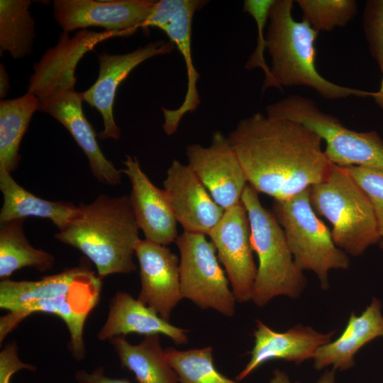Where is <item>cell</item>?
Here are the masks:
<instances>
[{"label": "cell", "instance_id": "6da1fadb", "mask_svg": "<svg viewBox=\"0 0 383 383\" xmlns=\"http://www.w3.org/2000/svg\"><path fill=\"white\" fill-rule=\"evenodd\" d=\"M227 138L248 184L274 199L289 198L322 182L333 165L321 138L296 121L258 112L240 121Z\"/></svg>", "mask_w": 383, "mask_h": 383}, {"label": "cell", "instance_id": "7a4b0ae2", "mask_svg": "<svg viewBox=\"0 0 383 383\" xmlns=\"http://www.w3.org/2000/svg\"><path fill=\"white\" fill-rule=\"evenodd\" d=\"M99 42L96 32L83 30L70 37L64 31L57 44L34 65L27 91L38 98L39 111L50 114L68 130L85 153L95 178L116 186L121 182L123 172L103 154L95 131L84 113L82 94L74 89L78 62Z\"/></svg>", "mask_w": 383, "mask_h": 383}, {"label": "cell", "instance_id": "3957f363", "mask_svg": "<svg viewBox=\"0 0 383 383\" xmlns=\"http://www.w3.org/2000/svg\"><path fill=\"white\" fill-rule=\"evenodd\" d=\"M77 206L75 216L55 238L81 251L101 278L136 271L133 255L140 238L130 196L100 194Z\"/></svg>", "mask_w": 383, "mask_h": 383}, {"label": "cell", "instance_id": "277c9868", "mask_svg": "<svg viewBox=\"0 0 383 383\" xmlns=\"http://www.w3.org/2000/svg\"><path fill=\"white\" fill-rule=\"evenodd\" d=\"M292 0H274L269 13L265 35L266 49L271 57L272 74L283 87L306 86L329 100L377 96V91H367L343 87L324 78L318 72L314 46L318 32L292 16Z\"/></svg>", "mask_w": 383, "mask_h": 383}, {"label": "cell", "instance_id": "5b68a950", "mask_svg": "<svg viewBox=\"0 0 383 383\" xmlns=\"http://www.w3.org/2000/svg\"><path fill=\"white\" fill-rule=\"evenodd\" d=\"M241 201L248 213L252 247L259 261L251 300L262 307L278 296L299 297L306 279L294 260L282 228L248 184Z\"/></svg>", "mask_w": 383, "mask_h": 383}, {"label": "cell", "instance_id": "8992f818", "mask_svg": "<svg viewBox=\"0 0 383 383\" xmlns=\"http://www.w3.org/2000/svg\"><path fill=\"white\" fill-rule=\"evenodd\" d=\"M310 201L331 223L333 240L347 255H360L382 240L368 197L345 167L333 163L325 179L310 187Z\"/></svg>", "mask_w": 383, "mask_h": 383}, {"label": "cell", "instance_id": "52a82bcc", "mask_svg": "<svg viewBox=\"0 0 383 383\" xmlns=\"http://www.w3.org/2000/svg\"><path fill=\"white\" fill-rule=\"evenodd\" d=\"M272 213L282 228L297 266L312 271L321 287L329 288L328 273L345 270L348 255L335 244L331 231L316 216L310 201V188L289 198L274 199Z\"/></svg>", "mask_w": 383, "mask_h": 383}, {"label": "cell", "instance_id": "ba28073f", "mask_svg": "<svg viewBox=\"0 0 383 383\" xmlns=\"http://www.w3.org/2000/svg\"><path fill=\"white\" fill-rule=\"evenodd\" d=\"M267 116L303 124L326 142L325 154L339 166L383 169V140L375 131L357 132L322 111L308 98L291 95L266 106Z\"/></svg>", "mask_w": 383, "mask_h": 383}, {"label": "cell", "instance_id": "9c48e42d", "mask_svg": "<svg viewBox=\"0 0 383 383\" xmlns=\"http://www.w3.org/2000/svg\"><path fill=\"white\" fill-rule=\"evenodd\" d=\"M206 235L184 231L175 241L180 254L182 293L184 298L201 309H212L232 317L236 300L219 264L216 250Z\"/></svg>", "mask_w": 383, "mask_h": 383}, {"label": "cell", "instance_id": "30bf717a", "mask_svg": "<svg viewBox=\"0 0 383 383\" xmlns=\"http://www.w3.org/2000/svg\"><path fill=\"white\" fill-rule=\"evenodd\" d=\"M101 278L91 271L67 293L25 305L0 318V343L19 323L34 313L56 315L66 324L70 333L69 350L79 362L86 357L84 326L90 311L99 301Z\"/></svg>", "mask_w": 383, "mask_h": 383}, {"label": "cell", "instance_id": "8fae6325", "mask_svg": "<svg viewBox=\"0 0 383 383\" xmlns=\"http://www.w3.org/2000/svg\"><path fill=\"white\" fill-rule=\"evenodd\" d=\"M208 235L225 267L236 301H250L257 267L252 256L250 221L242 201L226 209Z\"/></svg>", "mask_w": 383, "mask_h": 383}, {"label": "cell", "instance_id": "7c38bea8", "mask_svg": "<svg viewBox=\"0 0 383 383\" xmlns=\"http://www.w3.org/2000/svg\"><path fill=\"white\" fill-rule=\"evenodd\" d=\"M188 165L224 210L241 201L248 181L228 138L213 133L209 147L191 144L186 148Z\"/></svg>", "mask_w": 383, "mask_h": 383}, {"label": "cell", "instance_id": "4fadbf2b", "mask_svg": "<svg viewBox=\"0 0 383 383\" xmlns=\"http://www.w3.org/2000/svg\"><path fill=\"white\" fill-rule=\"evenodd\" d=\"M157 1L153 0H55L54 18L70 33L89 27L128 35L141 28Z\"/></svg>", "mask_w": 383, "mask_h": 383}, {"label": "cell", "instance_id": "5bb4252c", "mask_svg": "<svg viewBox=\"0 0 383 383\" xmlns=\"http://www.w3.org/2000/svg\"><path fill=\"white\" fill-rule=\"evenodd\" d=\"M174 47L170 40H158L125 54L113 55L102 52L98 55V77L94 84L81 94L83 101L95 108L102 116L104 129L97 135L101 140L120 138L121 131L113 113L120 84L140 63L157 55L170 54Z\"/></svg>", "mask_w": 383, "mask_h": 383}, {"label": "cell", "instance_id": "9a60e30c", "mask_svg": "<svg viewBox=\"0 0 383 383\" xmlns=\"http://www.w3.org/2000/svg\"><path fill=\"white\" fill-rule=\"evenodd\" d=\"M141 289L137 299L169 321L174 308L184 299L179 260L166 245L140 239L135 248Z\"/></svg>", "mask_w": 383, "mask_h": 383}, {"label": "cell", "instance_id": "2e32d148", "mask_svg": "<svg viewBox=\"0 0 383 383\" xmlns=\"http://www.w3.org/2000/svg\"><path fill=\"white\" fill-rule=\"evenodd\" d=\"M163 186L176 220L184 231L208 235L221 219L225 210L188 165L174 160Z\"/></svg>", "mask_w": 383, "mask_h": 383}, {"label": "cell", "instance_id": "e0dca14e", "mask_svg": "<svg viewBox=\"0 0 383 383\" xmlns=\"http://www.w3.org/2000/svg\"><path fill=\"white\" fill-rule=\"evenodd\" d=\"M123 164L131 184V206L145 239L163 245L175 242L177 221L165 190L152 183L135 157L126 156Z\"/></svg>", "mask_w": 383, "mask_h": 383}, {"label": "cell", "instance_id": "ac0fdd59", "mask_svg": "<svg viewBox=\"0 0 383 383\" xmlns=\"http://www.w3.org/2000/svg\"><path fill=\"white\" fill-rule=\"evenodd\" d=\"M333 331L323 333L310 326L298 324L282 333L276 332L260 320L256 321L254 331L255 343L250 359L236 376L239 382L265 362L272 360H284L297 365L313 358L316 350L331 342Z\"/></svg>", "mask_w": 383, "mask_h": 383}, {"label": "cell", "instance_id": "d6986e66", "mask_svg": "<svg viewBox=\"0 0 383 383\" xmlns=\"http://www.w3.org/2000/svg\"><path fill=\"white\" fill-rule=\"evenodd\" d=\"M131 333L148 335L162 334L177 344L188 342V331L172 325L153 309L119 291L110 300L106 320L97 333L101 341Z\"/></svg>", "mask_w": 383, "mask_h": 383}, {"label": "cell", "instance_id": "ffe728a7", "mask_svg": "<svg viewBox=\"0 0 383 383\" xmlns=\"http://www.w3.org/2000/svg\"><path fill=\"white\" fill-rule=\"evenodd\" d=\"M383 336V315L379 299L374 297L360 316L352 313L341 335L320 347L313 357V367L320 370L329 365L340 371L355 365L354 356L367 343Z\"/></svg>", "mask_w": 383, "mask_h": 383}, {"label": "cell", "instance_id": "44dd1931", "mask_svg": "<svg viewBox=\"0 0 383 383\" xmlns=\"http://www.w3.org/2000/svg\"><path fill=\"white\" fill-rule=\"evenodd\" d=\"M207 3L204 0H191L190 4L162 29L183 56L187 74V92L181 106L174 110L161 108L165 119L162 129L168 135L174 134L182 117L189 112L194 111L200 104L196 87L200 76L194 68L192 54V23L194 13Z\"/></svg>", "mask_w": 383, "mask_h": 383}, {"label": "cell", "instance_id": "7402d4cb", "mask_svg": "<svg viewBox=\"0 0 383 383\" xmlns=\"http://www.w3.org/2000/svg\"><path fill=\"white\" fill-rule=\"evenodd\" d=\"M0 189L3 194L0 223L35 216L50 219L60 231L78 211V206L71 202L52 201L35 196L7 172H0Z\"/></svg>", "mask_w": 383, "mask_h": 383}, {"label": "cell", "instance_id": "603a6c76", "mask_svg": "<svg viewBox=\"0 0 383 383\" xmlns=\"http://www.w3.org/2000/svg\"><path fill=\"white\" fill-rule=\"evenodd\" d=\"M122 367L132 372L138 383H179L162 349L159 334L145 335L138 344L129 343L125 335L109 340Z\"/></svg>", "mask_w": 383, "mask_h": 383}, {"label": "cell", "instance_id": "cb8c5ba5", "mask_svg": "<svg viewBox=\"0 0 383 383\" xmlns=\"http://www.w3.org/2000/svg\"><path fill=\"white\" fill-rule=\"evenodd\" d=\"M91 271L81 264L37 281L1 279L0 308L13 312L25 305L67 293Z\"/></svg>", "mask_w": 383, "mask_h": 383}, {"label": "cell", "instance_id": "d4e9b609", "mask_svg": "<svg viewBox=\"0 0 383 383\" xmlns=\"http://www.w3.org/2000/svg\"><path fill=\"white\" fill-rule=\"evenodd\" d=\"M38 98L26 92L21 97L0 101V172L11 174L18 167L21 142L33 113L39 111Z\"/></svg>", "mask_w": 383, "mask_h": 383}, {"label": "cell", "instance_id": "484cf974", "mask_svg": "<svg viewBox=\"0 0 383 383\" xmlns=\"http://www.w3.org/2000/svg\"><path fill=\"white\" fill-rule=\"evenodd\" d=\"M23 222L24 219H18L1 223V279H9L13 272L23 267L45 272L54 266L53 255L30 244L23 232Z\"/></svg>", "mask_w": 383, "mask_h": 383}, {"label": "cell", "instance_id": "4316f807", "mask_svg": "<svg viewBox=\"0 0 383 383\" xmlns=\"http://www.w3.org/2000/svg\"><path fill=\"white\" fill-rule=\"evenodd\" d=\"M29 0L0 1V52L14 59L30 55L35 38V21L29 12Z\"/></svg>", "mask_w": 383, "mask_h": 383}, {"label": "cell", "instance_id": "83f0119b", "mask_svg": "<svg viewBox=\"0 0 383 383\" xmlns=\"http://www.w3.org/2000/svg\"><path fill=\"white\" fill-rule=\"evenodd\" d=\"M165 355L179 383H240L217 370L211 346L187 350L167 348Z\"/></svg>", "mask_w": 383, "mask_h": 383}, {"label": "cell", "instance_id": "f1b7e54d", "mask_svg": "<svg viewBox=\"0 0 383 383\" xmlns=\"http://www.w3.org/2000/svg\"><path fill=\"white\" fill-rule=\"evenodd\" d=\"M295 2L302 11V21L318 33L345 26L357 13V4L354 0H297Z\"/></svg>", "mask_w": 383, "mask_h": 383}, {"label": "cell", "instance_id": "f546056e", "mask_svg": "<svg viewBox=\"0 0 383 383\" xmlns=\"http://www.w3.org/2000/svg\"><path fill=\"white\" fill-rule=\"evenodd\" d=\"M274 0H245L243 11L248 13L255 20L257 28V46L255 51L248 57L245 68L248 70L260 67L265 73L262 92L270 87H274L281 91L282 89L274 79L270 67L267 65L264 52L266 50V41L264 30L269 18V13Z\"/></svg>", "mask_w": 383, "mask_h": 383}, {"label": "cell", "instance_id": "4dcf8cb0", "mask_svg": "<svg viewBox=\"0 0 383 383\" xmlns=\"http://www.w3.org/2000/svg\"><path fill=\"white\" fill-rule=\"evenodd\" d=\"M344 167L368 197L372 206L382 240L383 169L354 165Z\"/></svg>", "mask_w": 383, "mask_h": 383}, {"label": "cell", "instance_id": "1f68e13d", "mask_svg": "<svg viewBox=\"0 0 383 383\" xmlns=\"http://www.w3.org/2000/svg\"><path fill=\"white\" fill-rule=\"evenodd\" d=\"M362 26L371 55L383 72V0L365 3Z\"/></svg>", "mask_w": 383, "mask_h": 383}, {"label": "cell", "instance_id": "d6a6232c", "mask_svg": "<svg viewBox=\"0 0 383 383\" xmlns=\"http://www.w3.org/2000/svg\"><path fill=\"white\" fill-rule=\"evenodd\" d=\"M191 2V0L157 1L151 13L141 26L143 29L156 27L162 30Z\"/></svg>", "mask_w": 383, "mask_h": 383}, {"label": "cell", "instance_id": "836d02e7", "mask_svg": "<svg viewBox=\"0 0 383 383\" xmlns=\"http://www.w3.org/2000/svg\"><path fill=\"white\" fill-rule=\"evenodd\" d=\"M23 370L35 372L37 368L20 360L15 341L8 343L0 352V383H10L12 375Z\"/></svg>", "mask_w": 383, "mask_h": 383}, {"label": "cell", "instance_id": "e575fe53", "mask_svg": "<svg viewBox=\"0 0 383 383\" xmlns=\"http://www.w3.org/2000/svg\"><path fill=\"white\" fill-rule=\"evenodd\" d=\"M74 378L78 383H132L126 378H111L105 374L102 367H98L91 372L77 370Z\"/></svg>", "mask_w": 383, "mask_h": 383}, {"label": "cell", "instance_id": "d590c367", "mask_svg": "<svg viewBox=\"0 0 383 383\" xmlns=\"http://www.w3.org/2000/svg\"><path fill=\"white\" fill-rule=\"evenodd\" d=\"M9 78L4 65H0V97L4 98L9 90Z\"/></svg>", "mask_w": 383, "mask_h": 383}, {"label": "cell", "instance_id": "8d00e7d4", "mask_svg": "<svg viewBox=\"0 0 383 383\" xmlns=\"http://www.w3.org/2000/svg\"><path fill=\"white\" fill-rule=\"evenodd\" d=\"M269 383H299V382H292L284 372L279 369H277L274 370L272 377L270 378Z\"/></svg>", "mask_w": 383, "mask_h": 383}, {"label": "cell", "instance_id": "74e56055", "mask_svg": "<svg viewBox=\"0 0 383 383\" xmlns=\"http://www.w3.org/2000/svg\"><path fill=\"white\" fill-rule=\"evenodd\" d=\"M335 369L326 370L318 379L316 383H336L335 378Z\"/></svg>", "mask_w": 383, "mask_h": 383}, {"label": "cell", "instance_id": "f35d334b", "mask_svg": "<svg viewBox=\"0 0 383 383\" xmlns=\"http://www.w3.org/2000/svg\"><path fill=\"white\" fill-rule=\"evenodd\" d=\"M378 92V96L375 99L377 103L383 108V72H382V78L381 81L380 88Z\"/></svg>", "mask_w": 383, "mask_h": 383}, {"label": "cell", "instance_id": "ab89813d", "mask_svg": "<svg viewBox=\"0 0 383 383\" xmlns=\"http://www.w3.org/2000/svg\"><path fill=\"white\" fill-rule=\"evenodd\" d=\"M381 245H382V247H383V239L382 240Z\"/></svg>", "mask_w": 383, "mask_h": 383}]
</instances>
